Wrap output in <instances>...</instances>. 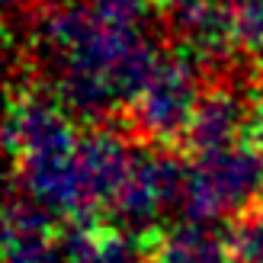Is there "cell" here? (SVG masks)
I'll list each match as a JSON object with an SVG mask.
<instances>
[{
	"instance_id": "obj_1",
	"label": "cell",
	"mask_w": 263,
	"mask_h": 263,
	"mask_svg": "<svg viewBox=\"0 0 263 263\" xmlns=\"http://www.w3.org/2000/svg\"><path fill=\"white\" fill-rule=\"evenodd\" d=\"M263 190V154L257 148H225L199 157L183 193V215L205 225L225 212H244Z\"/></svg>"
},
{
	"instance_id": "obj_2",
	"label": "cell",
	"mask_w": 263,
	"mask_h": 263,
	"mask_svg": "<svg viewBox=\"0 0 263 263\" xmlns=\"http://www.w3.org/2000/svg\"><path fill=\"white\" fill-rule=\"evenodd\" d=\"M193 64L186 58H167L157 64L151 84L144 87L135 106V122L148 132L151 138L174 141L180 132L190 128L193 109H196V81Z\"/></svg>"
},
{
	"instance_id": "obj_3",
	"label": "cell",
	"mask_w": 263,
	"mask_h": 263,
	"mask_svg": "<svg viewBox=\"0 0 263 263\" xmlns=\"http://www.w3.org/2000/svg\"><path fill=\"white\" fill-rule=\"evenodd\" d=\"M132 154L122 135H116L112 128H97L77 141L74 161L77 174H81V190L87 205L97 202H116L122 183L132 170Z\"/></svg>"
},
{
	"instance_id": "obj_4",
	"label": "cell",
	"mask_w": 263,
	"mask_h": 263,
	"mask_svg": "<svg viewBox=\"0 0 263 263\" xmlns=\"http://www.w3.org/2000/svg\"><path fill=\"white\" fill-rule=\"evenodd\" d=\"M23 186L45 209L71 212V215L90 212L84 190H81V174H77L74 154H26Z\"/></svg>"
},
{
	"instance_id": "obj_5",
	"label": "cell",
	"mask_w": 263,
	"mask_h": 263,
	"mask_svg": "<svg viewBox=\"0 0 263 263\" xmlns=\"http://www.w3.org/2000/svg\"><path fill=\"white\" fill-rule=\"evenodd\" d=\"M244 122H247L244 97L231 87H215L196 103L190 128H186V141L202 157L225 151V148H231V141L241 132Z\"/></svg>"
},
{
	"instance_id": "obj_6",
	"label": "cell",
	"mask_w": 263,
	"mask_h": 263,
	"mask_svg": "<svg viewBox=\"0 0 263 263\" xmlns=\"http://www.w3.org/2000/svg\"><path fill=\"white\" fill-rule=\"evenodd\" d=\"M157 263H231V254L215 234L202 231L199 225H186L164 241Z\"/></svg>"
},
{
	"instance_id": "obj_7",
	"label": "cell",
	"mask_w": 263,
	"mask_h": 263,
	"mask_svg": "<svg viewBox=\"0 0 263 263\" xmlns=\"http://www.w3.org/2000/svg\"><path fill=\"white\" fill-rule=\"evenodd\" d=\"M157 55H154V48L148 42H141L128 51V55L116 64V68L106 74V81L112 87V93L116 100H132V97H141L144 93V87L151 84V77L157 71Z\"/></svg>"
},
{
	"instance_id": "obj_8",
	"label": "cell",
	"mask_w": 263,
	"mask_h": 263,
	"mask_svg": "<svg viewBox=\"0 0 263 263\" xmlns=\"http://www.w3.org/2000/svg\"><path fill=\"white\" fill-rule=\"evenodd\" d=\"M61 100L74 106L77 112L93 116L100 109H106L116 100L109 81L103 74H90V71H64L61 77Z\"/></svg>"
},
{
	"instance_id": "obj_9",
	"label": "cell",
	"mask_w": 263,
	"mask_h": 263,
	"mask_svg": "<svg viewBox=\"0 0 263 263\" xmlns=\"http://www.w3.org/2000/svg\"><path fill=\"white\" fill-rule=\"evenodd\" d=\"M231 254L241 263H263V212L241 215L238 228L231 231Z\"/></svg>"
},
{
	"instance_id": "obj_10",
	"label": "cell",
	"mask_w": 263,
	"mask_h": 263,
	"mask_svg": "<svg viewBox=\"0 0 263 263\" xmlns=\"http://www.w3.org/2000/svg\"><path fill=\"white\" fill-rule=\"evenodd\" d=\"M234 29L247 48H263V0H238L234 4Z\"/></svg>"
},
{
	"instance_id": "obj_11",
	"label": "cell",
	"mask_w": 263,
	"mask_h": 263,
	"mask_svg": "<svg viewBox=\"0 0 263 263\" xmlns=\"http://www.w3.org/2000/svg\"><path fill=\"white\" fill-rule=\"evenodd\" d=\"M144 7L148 0H90V10L112 26H132L144 13Z\"/></svg>"
},
{
	"instance_id": "obj_12",
	"label": "cell",
	"mask_w": 263,
	"mask_h": 263,
	"mask_svg": "<svg viewBox=\"0 0 263 263\" xmlns=\"http://www.w3.org/2000/svg\"><path fill=\"white\" fill-rule=\"evenodd\" d=\"M93 263H141V254L135 251V244L125 241V238H106L100 247V257Z\"/></svg>"
},
{
	"instance_id": "obj_13",
	"label": "cell",
	"mask_w": 263,
	"mask_h": 263,
	"mask_svg": "<svg viewBox=\"0 0 263 263\" xmlns=\"http://www.w3.org/2000/svg\"><path fill=\"white\" fill-rule=\"evenodd\" d=\"M174 7H186V4H196V0H170Z\"/></svg>"
},
{
	"instance_id": "obj_14",
	"label": "cell",
	"mask_w": 263,
	"mask_h": 263,
	"mask_svg": "<svg viewBox=\"0 0 263 263\" xmlns=\"http://www.w3.org/2000/svg\"><path fill=\"white\" fill-rule=\"evenodd\" d=\"M7 4H20V0H7Z\"/></svg>"
},
{
	"instance_id": "obj_15",
	"label": "cell",
	"mask_w": 263,
	"mask_h": 263,
	"mask_svg": "<svg viewBox=\"0 0 263 263\" xmlns=\"http://www.w3.org/2000/svg\"><path fill=\"white\" fill-rule=\"evenodd\" d=\"M260 68H263V58H260Z\"/></svg>"
}]
</instances>
